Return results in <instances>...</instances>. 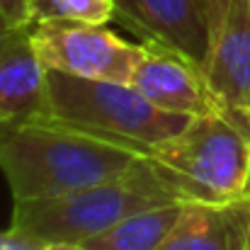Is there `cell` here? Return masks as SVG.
<instances>
[{
  "label": "cell",
  "mask_w": 250,
  "mask_h": 250,
  "mask_svg": "<svg viewBox=\"0 0 250 250\" xmlns=\"http://www.w3.org/2000/svg\"><path fill=\"white\" fill-rule=\"evenodd\" d=\"M144 156L46 119L0 124V170L12 202L46 199L129 172Z\"/></svg>",
  "instance_id": "1"
},
{
  "label": "cell",
  "mask_w": 250,
  "mask_h": 250,
  "mask_svg": "<svg viewBox=\"0 0 250 250\" xmlns=\"http://www.w3.org/2000/svg\"><path fill=\"white\" fill-rule=\"evenodd\" d=\"M37 117L141 156H151L194 119L156 107L129 83L78 78L61 71H46L44 104Z\"/></svg>",
  "instance_id": "2"
},
{
  "label": "cell",
  "mask_w": 250,
  "mask_h": 250,
  "mask_svg": "<svg viewBox=\"0 0 250 250\" xmlns=\"http://www.w3.org/2000/svg\"><path fill=\"white\" fill-rule=\"evenodd\" d=\"M182 202L148 156L129 172L46 199H22L12 207L10 229L32 233L42 241L85 243L114 224L163 204Z\"/></svg>",
  "instance_id": "3"
},
{
  "label": "cell",
  "mask_w": 250,
  "mask_h": 250,
  "mask_svg": "<svg viewBox=\"0 0 250 250\" xmlns=\"http://www.w3.org/2000/svg\"><path fill=\"white\" fill-rule=\"evenodd\" d=\"M148 158L182 202L250 197V131L224 114L194 117Z\"/></svg>",
  "instance_id": "4"
},
{
  "label": "cell",
  "mask_w": 250,
  "mask_h": 250,
  "mask_svg": "<svg viewBox=\"0 0 250 250\" xmlns=\"http://www.w3.org/2000/svg\"><path fill=\"white\" fill-rule=\"evenodd\" d=\"M29 42L46 71L78 78L129 83L146 56V46L124 42L107 24L76 20H42L29 27Z\"/></svg>",
  "instance_id": "5"
},
{
  "label": "cell",
  "mask_w": 250,
  "mask_h": 250,
  "mask_svg": "<svg viewBox=\"0 0 250 250\" xmlns=\"http://www.w3.org/2000/svg\"><path fill=\"white\" fill-rule=\"evenodd\" d=\"M114 20L144 44L175 49L204 61L224 0H114Z\"/></svg>",
  "instance_id": "6"
},
{
  "label": "cell",
  "mask_w": 250,
  "mask_h": 250,
  "mask_svg": "<svg viewBox=\"0 0 250 250\" xmlns=\"http://www.w3.org/2000/svg\"><path fill=\"white\" fill-rule=\"evenodd\" d=\"M202 68L229 119L250 131V0H224Z\"/></svg>",
  "instance_id": "7"
},
{
  "label": "cell",
  "mask_w": 250,
  "mask_h": 250,
  "mask_svg": "<svg viewBox=\"0 0 250 250\" xmlns=\"http://www.w3.org/2000/svg\"><path fill=\"white\" fill-rule=\"evenodd\" d=\"M146 56L134 73L131 85L156 107L185 114V117H209L226 114L216 92L207 81L199 61L158 44H144Z\"/></svg>",
  "instance_id": "8"
},
{
  "label": "cell",
  "mask_w": 250,
  "mask_h": 250,
  "mask_svg": "<svg viewBox=\"0 0 250 250\" xmlns=\"http://www.w3.org/2000/svg\"><path fill=\"white\" fill-rule=\"evenodd\" d=\"M158 250H250V197L189 202Z\"/></svg>",
  "instance_id": "9"
},
{
  "label": "cell",
  "mask_w": 250,
  "mask_h": 250,
  "mask_svg": "<svg viewBox=\"0 0 250 250\" xmlns=\"http://www.w3.org/2000/svg\"><path fill=\"white\" fill-rule=\"evenodd\" d=\"M44 92L46 68L29 42V27H20L0 49V124L34 119Z\"/></svg>",
  "instance_id": "10"
},
{
  "label": "cell",
  "mask_w": 250,
  "mask_h": 250,
  "mask_svg": "<svg viewBox=\"0 0 250 250\" xmlns=\"http://www.w3.org/2000/svg\"><path fill=\"white\" fill-rule=\"evenodd\" d=\"M187 204L189 202H175L139 211L114 224L104 233L85 241L83 246L87 250H158L177 226Z\"/></svg>",
  "instance_id": "11"
},
{
  "label": "cell",
  "mask_w": 250,
  "mask_h": 250,
  "mask_svg": "<svg viewBox=\"0 0 250 250\" xmlns=\"http://www.w3.org/2000/svg\"><path fill=\"white\" fill-rule=\"evenodd\" d=\"M117 2L114 0H34L32 15L34 22L42 20H76L107 24L114 20Z\"/></svg>",
  "instance_id": "12"
},
{
  "label": "cell",
  "mask_w": 250,
  "mask_h": 250,
  "mask_svg": "<svg viewBox=\"0 0 250 250\" xmlns=\"http://www.w3.org/2000/svg\"><path fill=\"white\" fill-rule=\"evenodd\" d=\"M34 0H0V27H32Z\"/></svg>",
  "instance_id": "13"
},
{
  "label": "cell",
  "mask_w": 250,
  "mask_h": 250,
  "mask_svg": "<svg viewBox=\"0 0 250 250\" xmlns=\"http://www.w3.org/2000/svg\"><path fill=\"white\" fill-rule=\"evenodd\" d=\"M10 229V226H7ZM42 238L32 236V233H24V231H17V229H10V238H7V248L5 250H44Z\"/></svg>",
  "instance_id": "14"
},
{
  "label": "cell",
  "mask_w": 250,
  "mask_h": 250,
  "mask_svg": "<svg viewBox=\"0 0 250 250\" xmlns=\"http://www.w3.org/2000/svg\"><path fill=\"white\" fill-rule=\"evenodd\" d=\"M44 250H87L83 243H68V241H46Z\"/></svg>",
  "instance_id": "15"
},
{
  "label": "cell",
  "mask_w": 250,
  "mask_h": 250,
  "mask_svg": "<svg viewBox=\"0 0 250 250\" xmlns=\"http://www.w3.org/2000/svg\"><path fill=\"white\" fill-rule=\"evenodd\" d=\"M15 29H20V27H0V49L7 44V39H10V34H12Z\"/></svg>",
  "instance_id": "16"
},
{
  "label": "cell",
  "mask_w": 250,
  "mask_h": 250,
  "mask_svg": "<svg viewBox=\"0 0 250 250\" xmlns=\"http://www.w3.org/2000/svg\"><path fill=\"white\" fill-rule=\"evenodd\" d=\"M7 238H10V229L0 231V250H5V248H7Z\"/></svg>",
  "instance_id": "17"
}]
</instances>
